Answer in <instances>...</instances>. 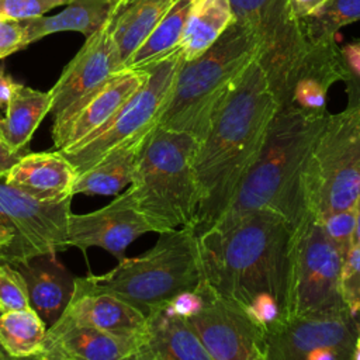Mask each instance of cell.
<instances>
[{
    "instance_id": "20",
    "label": "cell",
    "mask_w": 360,
    "mask_h": 360,
    "mask_svg": "<svg viewBox=\"0 0 360 360\" xmlns=\"http://www.w3.org/2000/svg\"><path fill=\"white\" fill-rule=\"evenodd\" d=\"M60 318L122 336L146 338L148 316L124 300L75 283L73 295Z\"/></svg>"
},
{
    "instance_id": "6",
    "label": "cell",
    "mask_w": 360,
    "mask_h": 360,
    "mask_svg": "<svg viewBox=\"0 0 360 360\" xmlns=\"http://www.w3.org/2000/svg\"><path fill=\"white\" fill-rule=\"evenodd\" d=\"M202 278L198 235L188 225L159 233L145 253L125 256L104 274L76 277V284L112 294L148 316L179 292L195 290Z\"/></svg>"
},
{
    "instance_id": "17",
    "label": "cell",
    "mask_w": 360,
    "mask_h": 360,
    "mask_svg": "<svg viewBox=\"0 0 360 360\" xmlns=\"http://www.w3.org/2000/svg\"><path fill=\"white\" fill-rule=\"evenodd\" d=\"M42 352L68 360H149L146 338L115 335L63 318L48 328Z\"/></svg>"
},
{
    "instance_id": "9",
    "label": "cell",
    "mask_w": 360,
    "mask_h": 360,
    "mask_svg": "<svg viewBox=\"0 0 360 360\" xmlns=\"http://www.w3.org/2000/svg\"><path fill=\"white\" fill-rule=\"evenodd\" d=\"M181 62L183 58L177 51L142 68L148 72L143 84L115 114L77 145L66 150H59L75 166L77 174L97 163L118 145L156 125Z\"/></svg>"
},
{
    "instance_id": "10",
    "label": "cell",
    "mask_w": 360,
    "mask_h": 360,
    "mask_svg": "<svg viewBox=\"0 0 360 360\" xmlns=\"http://www.w3.org/2000/svg\"><path fill=\"white\" fill-rule=\"evenodd\" d=\"M235 21L248 28L257 45L256 59L278 105L287 100L291 77L309 45L287 0H231Z\"/></svg>"
},
{
    "instance_id": "5",
    "label": "cell",
    "mask_w": 360,
    "mask_h": 360,
    "mask_svg": "<svg viewBox=\"0 0 360 360\" xmlns=\"http://www.w3.org/2000/svg\"><path fill=\"white\" fill-rule=\"evenodd\" d=\"M198 139L155 125L149 132L128 191L156 233L194 226L200 191L194 173Z\"/></svg>"
},
{
    "instance_id": "3",
    "label": "cell",
    "mask_w": 360,
    "mask_h": 360,
    "mask_svg": "<svg viewBox=\"0 0 360 360\" xmlns=\"http://www.w3.org/2000/svg\"><path fill=\"white\" fill-rule=\"evenodd\" d=\"M326 115H311L291 105L278 107L260 153L217 221L253 210H271L294 226L304 212L301 174Z\"/></svg>"
},
{
    "instance_id": "15",
    "label": "cell",
    "mask_w": 360,
    "mask_h": 360,
    "mask_svg": "<svg viewBox=\"0 0 360 360\" xmlns=\"http://www.w3.org/2000/svg\"><path fill=\"white\" fill-rule=\"evenodd\" d=\"M153 232L136 208L128 190L117 194L107 205L86 212H70L66 225V246L86 252L101 248L117 260L125 257L128 246L139 236Z\"/></svg>"
},
{
    "instance_id": "40",
    "label": "cell",
    "mask_w": 360,
    "mask_h": 360,
    "mask_svg": "<svg viewBox=\"0 0 360 360\" xmlns=\"http://www.w3.org/2000/svg\"><path fill=\"white\" fill-rule=\"evenodd\" d=\"M15 80L13 79V76L10 73H7L6 66L0 65V117L4 115L11 93L14 90L15 86Z\"/></svg>"
},
{
    "instance_id": "18",
    "label": "cell",
    "mask_w": 360,
    "mask_h": 360,
    "mask_svg": "<svg viewBox=\"0 0 360 360\" xmlns=\"http://www.w3.org/2000/svg\"><path fill=\"white\" fill-rule=\"evenodd\" d=\"M345 77L346 69L336 41L309 45L291 77L283 105H291L311 115H326L328 91L332 84L343 82Z\"/></svg>"
},
{
    "instance_id": "48",
    "label": "cell",
    "mask_w": 360,
    "mask_h": 360,
    "mask_svg": "<svg viewBox=\"0 0 360 360\" xmlns=\"http://www.w3.org/2000/svg\"><path fill=\"white\" fill-rule=\"evenodd\" d=\"M34 357H35V356H32V357H24V359H14V357H8L7 360H34Z\"/></svg>"
},
{
    "instance_id": "13",
    "label": "cell",
    "mask_w": 360,
    "mask_h": 360,
    "mask_svg": "<svg viewBox=\"0 0 360 360\" xmlns=\"http://www.w3.org/2000/svg\"><path fill=\"white\" fill-rule=\"evenodd\" d=\"M70 204L72 198L55 204L39 202L0 177V228L15 235L13 263L68 249L66 225L72 212Z\"/></svg>"
},
{
    "instance_id": "19",
    "label": "cell",
    "mask_w": 360,
    "mask_h": 360,
    "mask_svg": "<svg viewBox=\"0 0 360 360\" xmlns=\"http://www.w3.org/2000/svg\"><path fill=\"white\" fill-rule=\"evenodd\" d=\"M77 172L59 150L28 152L6 173L4 181L39 202H63L73 198Z\"/></svg>"
},
{
    "instance_id": "44",
    "label": "cell",
    "mask_w": 360,
    "mask_h": 360,
    "mask_svg": "<svg viewBox=\"0 0 360 360\" xmlns=\"http://www.w3.org/2000/svg\"><path fill=\"white\" fill-rule=\"evenodd\" d=\"M356 210V229H354V245L360 246V197L354 205Z\"/></svg>"
},
{
    "instance_id": "42",
    "label": "cell",
    "mask_w": 360,
    "mask_h": 360,
    "mask_svg": "<svg viewBox=\"0 0 360 360\" xmlns=\"http://www.w3.org/2000/svg\"><path fill=\"white\" fill-rule=\"evenodd\" d=\"M25 153L11 150L0 138V177H4L8 169Z\"/></svg>"
},
{
    "instance_id": "8",
    "label": "cell",
    "mask_w": 360,
    "mask_h": 360,
    "mask_svg": "<svg viewBox=\"0 0 360 360\" xmlns=\"http://www.w3.org/2000/svg\"><path fill=\"white\" fill-rule=\"evenodd\" d=\"M342 264L343 256L319 221L304 211L288 240L280 319L347 311L340 297Z\"/></svg>"
},
{
    "instance_id": "25",
    "label": "cell",
    "mask_w": 360,
    "mask_h": 360,
    "mask_svg": "<svg viewBox=\"0 0 360 360\" xmlns=\"http://www.w3.org/2000/svg\"><path fill=\"white\" fill-rule=\"evenodd\" d=\"M176 0H118L111 35L122 68Z\"/></svg>"
},
{
    "instance_id": "33",
    "label": "cell",
    "mask_w": 360,
    "mask_h": 360,
    "mask_svg": "<svg viewBox=\"0 0 360 360\" xmlns=\"http://www.w3.org/2000/svg\"><path fill=\"white\" fill-rule=\"evenodd\" d=\"M340 297L350 315L357 316L360 314V246L353 245L343 259Z\"/></svg>"
},
{
    "instance_id": "24",
    "label": "cell",
    "mask_w": 360,
    "mask_h": 360,
    "mask_svg": "<svg viewBox=\"0 0 360 360\" xmlns=\"http://www.w3.org/2000/svg\"><path fill=\"white\" fill-rule=\"evenodd\" d=\"M51 91H39L15 83L7 110L0 117V138L14 152L28 153L30 141L51 111Z\"/></svg>"
},
{
    "instance_id": "31",
    "label": "cell",
    "mask_w": 360,
    "mask_h": 360,
    "mask_svg": "<svg viewBox=\"0 0 360 360\" xmlns=\"http://www.w3.org/2000/svg\"><path fill=\"white\" fill-rule=\"evenodd\" d=\"M28 288L21 273L10 263H0V312L28 309Z\"/></svg>"
},
{
    "instance_id": "2",
    "label": "cell",
    "mask_w": 360,
    "mask_h": 360,
    "mask_svg": "<svg viewBox=\"0 0 360 360\" xmlns=\"http://www.w3.org/2000/svg\"><path fill=\"white\" fill-rule=\"evenodd\" d=\"M292 225L271 210H253L217 221L198 235L205 281L245 308L260 294L283 304L287 248Z\"/></svg>"
},
{
    "instance_id": "26",
    "label": "cell",
    "mask_w": 360,
    "mask_h": 360,
    "mask_svg": "<svg viewBox=\"0 0 360 360\" xmlns=\"http://www.w3.org/2000/svg\"><path fill=\"white\" fill-rule=\"evenodd\" d=\"M118 0H70L66 7L55 15H41L21 20L28 45L51 34L76 31L91 37L111 17Z\"/></svg>"
},
{
    "instance_id": "1",
    "label": "cell",
    "mask_w": 360,
    "mask_h": 360,
    "mask_svg": "<svg viewBox=\"0 0 360 360\" xmlns=\"http://www.w3.org/2000/svg\"><path fill=\"white\" fill-rule=\"evenodd\" d=\"M278 107L267 76L255 59L212 117L194 156L200 191L197 233L228 208L260 153Z\"/></svg>"
},
{
    "instance_id": "7",
    "label": "cell",
    "mask_w": 360,
    "mask_h": 360,
    "mask_svg": "<svg viewBox=\"0 0 360 360\" xmlns=\"http://www.w3.org/2000/svg\"><path fill=\"white\" fill-rule=\"evenodd\" d=\"M304 211L315 218L353 208L360 197V100L328 114L301 174Z\"/></svg>"
},
{
    "instance_id": "21",
    "label": "cell",
    "mask_w": 360,
    "mask_h": 360,
    "mask_svg": "<svg viewBox=\"0 0 360 360\" xmlns=\"http://www.w3.org/2000/svg\"><path fill=\"white\" fill-rule=\"evenodd\" d=\"M13 266L27 283L31 308L49 328L66 309L75 291L76 277L59 260L56 252L38 255Z\"/></svg>"
},
{
    "instance_id": "16",
    "label": "cell",
    "mask_w": 360,
    "mask_h": 360,
    "mask_svg": "<svg viewBox=\"0 0 360 360\" xmlns=\"http://www.w3.org/2000/svg\"><path fill=\"white\" fill-rule=\"evenodd\" d=\"M114 13V11H112ZM112 14L104 25L86 38L84 45L65 66L51 91V114L58 117L65 108L122 69L111 35Z\"/></svg>"
},
{
    "instance_id": "11",
    "label": "cell",
    "mask_w": 360,
    "mask_h": 360,
    "mask_svg": "<svg viewBox=\"0 0 360 360\" xmlns=\"http://www.w3.org/2000/svg\"><path fill=\"white\" fill-rule=\"evenodd\" d=\"M359 329L349 311L278 319L264 330L267 360H353Z\"/></svg>"
},
{
    "instance_id": "37",
    "label": "cell",
    "mask_w": 360,
    "mask_h": 360,
    "mask_svg": "<svg viewBox=\"0 0 360 360\" xmlns=\"http://www.w3.org/2000/svg\"><path fill=\"white\" fill-rule=\"evenodd\" d=\"M202 304L204 300L197 290H187L174 295L167 304L162 307V309L167 315L188 319L201 311Z\"/></svg>"
},
{
    "instance_id": "45",
    "label": "cell",
    "mask_w": 360,
    "mask_h": 360,
    "mask_svg": "<svg viewBox=\"0 0 360 360\" xmlns=\"http://www.w3.org/2000/svg\"><path fill=\"white\" fill-rule=\"evenodd\" d=\"M34 360H68L62 356H58V354H53V353H46V352H41L39 354H37L34 357Z\"/></svg>"
},
{
    "instance_id": "38",
    "label": "cell",
    "mask_w": 360,
    "mask_h": 360,
    "mask_svg": "<svg viewBox=\"0 0 360 360\" xmlns=\"http://www.w3.org/2000/svg\"><path fill=\"white\" fill-rule=\"evenodd\" d=\"M342 62L346 69V76L360 80V38L339 45Z\"/></svg>"
},
{
    "instance_id": "39",
    "label": "cell",
    "mask_w": 360,
    "mask_h": 360,
    "mask_svg": "<svg viewBox=\"0 0 360 360\" xmlns=\"http://www.w3.org/2000/svg\"><path fill=\"white\" fill-rule=\"evenodd\" d=\"M291 15L301 21L314 15L319 8H322L328 0H287Z\"/></svg>"
},
{
    "instance_id": "29",
    "label": "cell",
    "mask_w": 360,
    "mask_h": 360,
    "mask_svg": "<svg viewBox=\"0 0 360 360\" xmlns=\"http://www.w3.org/2000/svg\"><path fill=\"white\" fill-rule=\"evenodd\" d=\"M46 325L32 309L0 312V346L8 357L24 359L44 350Z\"/></svg>"
},
{
    "instance_id": "41",
    "label": "cell",
    "mask_w": 360,
    "mask_h": 360,
    "mask_svg": "<svg viewBox=\"0 0 360 360\" xmlns=\"http://www.w3.org/2000/svg\"><path fill=\"white\" fill-rule=\"evenodd\" d=\"M14 243L15 235L6 228H0V263H13L15 260Z\"/></svg>"
},
{
    "instance_id": "27",
    "label": "cell",
    "mask_w": 360,
    "mask_h": 360,
    "mask_svg": "<svg viewBox=\"0 0 360 360\" xmlns=\"http://www.w3.org/2000/svg\"><path fill=\"white\" fill-rule=\"evenodd\" d=\"M233 21L231 0H195L179 44L183 60L204 53Z\"/></svg>"
},
{
    "instance_id": "47",
    "label": "cell",
    "mask_w": 360,
    "mask_h": 360,
    "mask_svg": "<svg viewBox=\"0 0 360 360\" xmlns=\"http://www.w3.org/2000/svg\"><path fill=\"white\" fill-rule=\"evenodd\" d=\"M7 359H8V356L4 353V350L0 346V360H7Z\"/></svg>"
},
{
    "instance_id": "28",
    "label": "cell",
    "mask_w": 360,
    "mask_h": 360,
    "mask_svg": "<svg viewBox=\"0 0 360 360\" xmlns=\"http://www.w3.org/2000/svg\"><path fill=\"white\" fill-rule=\"evenodd\" d=\"M195 0H176L124 68L142 69L179 51L180 38Z\"/></svg>"
},
{
    "instance_id": "14",
    "label": "cell",
    "mask_w": 360,
    "mask_h": 360,
    "mask_svg": "<svg viewBox=\"0 0 360 360\" xmlns=\"http://www.w3.org/2000/svg\"><path fill=\"white\" fill-rule=\"evenodd\" d=\"M146 76V69L122 68L65 108L52 124L55 150L77 145L104 125L143 84Z\"/></svg>"
},
{
    "instance_id": "34",
    "label": "cell",
    "mask_w": 360,
    "mask_h": 360,
    "mask_svg": "<svg viewBox=\"0 0 360 360\" xmlns=\"http://www.w3.org/2000/svg\"><path fill=\"white\" fill-rule=\"evenodd\" d=\"M69 3L70 0H0V17L13 20L41 17L46 11Z\"/></svg>"
},
{
    "instance_id": "43",
    "label": "cell",
    "mask_w": 360,
    "mask_h": 360,
    "mask_svg": "<svg viewBox=\"0 0 360 360\" xmlns=\"http://www.w3.org/2000/svg\"><path fill=\"white\" fill-rule=\"evenodd\" d=\"M343 83L346 84V93L349 98H359L360 100V80L352 77V76H346Z\"/></svg>"
},
{
    "instance_id": "32",
    "label": "cell",
    "mask_w": 360,
    "mask_h": 360,
    "mask_svg": "<svg viewBox=\"0 0 360 360\" xmlns=\"http://www.w3.org/2000/svg\"><path fill=\"white\" fill-rule=\"evenodd\" d=\"M322 225L328 238L338 248L340 255L345 256L354 245V229H356V210L349 208L343 211L329 212L321 218H316Z\"/></svg>"
},
{
    "instance_id": "30",
    "label": "cell",
    "mask_w": 360,
    "mask_h": 360,
    "mask_svg": "<svg viewBox=\"0 0 360 360\" xmlns=\"http://www.w3.org/2000/svg\"><path fill=\"white\" fill-rule=\"evenodd\" d=\"M360 20V0H328L314 15L300 21L308 45L336 41L340 28Z\"/></svg>"
},
{
    "instance_id": "36",
    "label": "cell",
    "mask_w": 360,
    "mask_h": 360,
    "mask_svg": "<svg viewBox=\"0 0 360 360\" xmlns=\"http://www.w3.org/2000/svg\"><path fill=\"white\" fill-rule=\"evenodd\" d=\"M25 46L28 42L22 21L0 17V60Z\"/></svg>"
},
{
    "instance_id": "12",
    "label": "cell",
    "mask_w": 360,
    "mask_h": 360,
    "mask_svg": "<svg viewBox=\"0 0 360 360\" xmlns=\"http://www.w3.org/2000/svg\"><path fill=\"white\" fill-rule=\"evenodd\" d=\"M195 290L204 304L186 322L214 360H267L264 330L238 304L217 292L205 278Z\"/></svg>"
},
{
    "instance_id": "4",
    "label": "cell",
    "mask_w": 360,
    "mask_h": 360,
    "mask_svg": "<svg viewBox=\"0 0 360 360\" xmlns=\"http://www.w3.org/2000/svg\"><path fill=\"white\" fill-rule=\"evenodd\" d=\"M256 55L255 38L233 21L204 53L181 62L156 125L190 134L200 142Z\"/></svg>"
},
{
    "instance_id": "22",
    "label": "cell",
    "mask_w": 360,
    "mask_h": 360,
    "mask_svg": "<svg viewBox=\"0 0 360 360\" xmlns=\"http://www.w3.org/2000/svg\"><path fill=\"white\" fill-rule=\"evenodd\" d=\"M152 129L125 141L103 156L97 163L79 173L75 180L72 194H120L124 187L131 184L143 143Z\"/></svg>"
},
{
    "instance_id": "23",
    "label": "cell",
    "mask_w": 360,
    "mask_h": 360,
    "mask_svg": "<svg viewBox=\"0 0 360 360\" xmlns=\"http://www.w3.org/2000/svg\"><path fill=\"white\" fill-rule=\"evenodd\" d=\"M146 352L149 360H214L186 319L162 308L148 315Z\"/></svg>"
},
{
    "instance_id": "35",
    "label": "cell",
    "mask_w": 360,
    "mask_h": 360,
    "mask_svg": "<svg viewBox=\"0 0 360 360\" xmlns=\"http://www.w3.org/2000/svg\"><path fill=\"white\" fill-rule=\"evenodd\" d=\"M242 309L250 318V321H253V323H256L263 330L271 326L281 316L280 301L269 292H260L255 295Z\"/></svg>"
},
{
    "instance_id": "46",
    "label": "cell",
    "mask_w": 360,
    "mask_h": 360,
    "mask_svg": "<svg viewBox=\"0 0 360 360\" xmlns=\"http://www.w3.org/2000/svg\"><path fill=\"white\" fill-rule=\"evenodd\" d=\"M353 360H360V329L357 332L354 347H353Z\"/></svg>"
}]
</instances>
